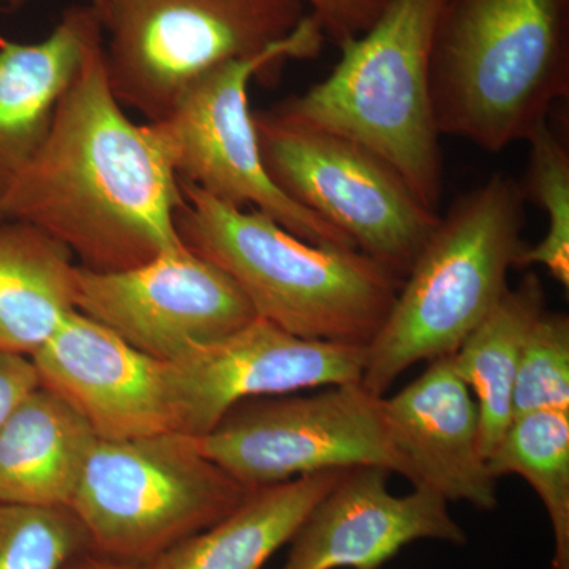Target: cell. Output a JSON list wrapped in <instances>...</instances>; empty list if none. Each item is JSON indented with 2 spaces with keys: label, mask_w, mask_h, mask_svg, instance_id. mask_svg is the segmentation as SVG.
Here are the masks:
<instances>
[{
  "label": "cell",
  "mask_w": 569,
  "mask_h": 569,
  "mask_svg": "<svg viewBox=\"0 0 569 569\" xmlns=\"http://www.w3.org/2000/svg\"><path fill=\"white\" fill-rule=\"evenodd\" d=\"M103 43L63 92L43 144L0 194V220L39 228L80 260L111 272L183 249L181 186L151 126L134 123L111 91Z\"/></svg>",
  "instance_id": "obj_1"
},
{
  "label": "cell",
  "mask_w": 569,
  "mask_h": 569,
  "mask_svg": "<svg viewBox=\"0 0 569 569\" xmlns=\"http://www.w3.org/2000/svg\"><path fill=\"white\" fill-rule=\"evenodd\" d=\"M179 186L183 203L174 222L182 244L230 276L257 317L305 339L372 342L402 280L358 249L312 244L257 209Z\"/></svg>",
  "instance_id": "obj_2"
},
{
  "label": "cell",
  "mask_w": 569,
  "mask_h": 569,
  "mask_svg": "<svg viewBox=\"0 0 569 569\" xmlns=\"http://www.w3.org/2000/svg\"><path fill=\"white\" fill-rule=\"evenodd\" d=\"M429 80L441 137L526 141L569 96V0H443Z\"/></svg>",
  "instance_id": "obj_3"
},
{
  "label": "cell",
  "mask_w": 569,
  "mask_h": 569,
  "mask_svg": "<svg viewBox=\"0 0 569 569\" xmlns=\"http://www.w3.org/2000/svg\"><path fill=\"white\" fill-rule=\"evenodd\" d=\"M526 203L519 182L496 173L440 216L366 347L367 391L387 396L411 366L456 353L492 312L526 247Z\"/></svg>",
  "instance_id": "obj_4"
},
{
  "label": "cell",
  "mask_w": 569,
  "mask_h": 569,
  "mask_svg": "<svg viewBox=\"0 0 569 569\" xmlns=\"http://www.w3.org/2000/svg\"><path fill=\"white\" fill-rule=\"evenodd\" d=\"M441 3L389 0L365 33L339 47V62L323 81L271 108L377 153L433 212L443 194V152L429 66Z\"/></svg>",
  "instance_id": "obj_5"
},
{
  "label": "cell",
  "mask_w": 569,
  "mask_h": 569,
  "mask_svg": "<svg viewBox=\"0 0 569 569\" xmlns=\"http://www.w3.org/2000/svg\"><path fill=\"white\" fill-rule=\"evenodd\" d=\"M250 489L183 432L99 440L71 500L92 552L142 567L239 507Z\"/></svg>",
  "instance_id": "obj_6"
},
{
  "label": "cell",
  "mask_w": 569,
  "mask_h": 569,
  "mask_svg": "<svg viewBox=\"0 0 569 569\" xmlns=\"http://www.w3.org/2000/svg\"><path fill=\"white\" fill-rule=\"evenodd\" d=\"M325 41L320 22L307 14L295 32L268 51L209 70L186 89L167 118L148 123L179 181L224 204L257 209L312 244L356 249L342 231L295 203L271 181L249 103L254 77H272L276 67L290 59H316Z\"/></svg>",
  "instance_id": "obj_7"
},
{
  "label": "cell",
  "mask_w": 569,
  "mask_h": 569,
  "mask_svg": "<svg viewBox=\"0 0 569 569\" xmlns=\"http://www.w3.org/2000/svg\"><path fill=\"white\" fill-rule=\"evenodd\" d=\"M305 0H102L104 66L122 107L167 118L222 63L253 58L296 31Z\"/></svg>",
  "instance_id": "obj_8"
},
{
  "label": "cell",
  "mask_w": 569,
  "mask_h": 569,
  "mask_svg": "<svg viewBox=\"0 0 569 569\" xmlns=\"http://www.w3.org/2000/svg\"><path fill=\"white\" fill-rule=\"evenodd\" d=\"M261 159L295 203L331 223L397 279L410 272L440 213L430 211L391 164L358 142L253 111Z\"/></svg>",
  "instance_id": "obj_9"
},
{
  "label": "cell",
  "mask_w": 569,
  "mask_h": 569,
  "mask_svg": "<svg viewBox=\"0 0 569 569\" xmlns=\"http://www.w3.org/2000/svg\"><path fill=\"white\" fill-rule=\"evenodd\" d=\"M198 443L247 489L356 467L385 468L413 482L389 433L383 397L367 391L361 381L309 396L244 400Z\"/></svg>",
  "instance_id": "obj_10"
},
{
  "label": "cell",
  "mask_w": 569,
  "mask_h": 569,
  "mask_svg": "<svg viewBox=\"0 0 569 569\" xmlns=\"http://www.w3.org/2000/svg\"><path fill=\"white\" fill-rule=\"evenodd\" d=\"M77 310L163 362L179 361L257 318L234 280L187 247L123 271L78 266Z\"/></svg>",
  "instance_id": "obj_11"
},
{
  "label": "cell",
  "mask_w": 569,
  "mask_h": 569,
  "mask_svg": "<svg viewBox=\"0 0 569 569\" xmlns=\"http://www.w3.org/2000/svg\"><path fill=\"white\" fill-rule=\"evenodd\" d=\"M366 347L321 342L257 317L170 362L181 432L203 437L238 403L361 381Z\"/></svg>",
  "instance_id": "obj_12"
},
{
  "label": "cell",
  "mask_w": 569,
  "mask_h": 569,
  "mask_svg": "<svg viewBox=\"0 0 569 569\" xmlns=\"http://www.w3.org/2000/svg\"><path fill=\"white\" fill-rule=\"evenodd\" d=\"M32 361L41 387L63 397L99 440L181 432L170 362L134 350L78 310Z\"/></svg>",
  "instance_id": "obj_13"
},
{
  "label": "cell",
  "mask_w": 569,
  "mask_h": 569,
  "mask_svg": "<svg viewBox=\"0 0 569 569\" xmlns=\"http://www.w3.org/2000/svg\"><path fill=\"white\" fill-rule=\"evenodd\" d=\"M389 475L347 470L296 531L282 569H381L411 542L467 545L448 500L427 486L395 496Z\"/></svg>",
  "instance_id": "obj_14"
},
{
  "label": "cell",
  "mask_w": 569,
  "mask_h": 569,
  "mask_svg": "<svg viewBox=\"0 0 569 569\" xmlns=\"http://www.w3.org/2000/svg\"><path fill=\"white\" fill-rule=\"evenodd\" d=\"M383 411L397 451L413 473V488L427 486L445 500L481 511L497 508V479L481 451L477 400L452 355L430 361L397 395L383 396Z\"/></svg>",
  "instance_id": "obj_15"
},
{
  "label": "cell",
  "mask_w": 569,
  "mask_h": 569,
  "mask_svg": "<svg viewBox=\"0 0 569 569\" xmlns=\"http://www.w3.org/2000/svg\"><path fill=\"white\" fill-rule=\"evenodd\" d=\"M103 39L99 11L89 3L63 10L37 43L0 36V194L43 144L59 100Z\"/></svg>",
  "instance_id": "obj_16"
},
{
  "label": "cell",
  "mask_w": 569,
  "mask_h": 569,
  "mask_svg": "<svg viewBox=\"0 0 569 569\" xmlns=\"http://www.w3.org/2000/svg\"><path fill=\"white\" fill-rule=\"evenodd\" d=\"M97 441L89 422L40 385L0 429V501L70 508Z\"/></svg>",
  "instance_id": "obj_17"
},
{
  "label": "cell",
  "mask_w": 569,
  "mask_h": 569,
  "mask_svg": "<svg viewBox=\"0 0 569 569\" xmlns=\"http://www.w3.org/2000/svg\"><path fill=\"white\" fill-rule=\"evenodd\" d=\"M346 471H320L250 489L230 515L140 569H263L277 550L290 545L310 511Z\"/></svg>",
  "instance_id": "obj_18"
},
{
  "label": "cell",
  "mask_w": 569,
  "mask_h": 569,
  "mask_svg": "<svg viewBox=\"0 0 569 569\" xmlns=\"http://www.w3.org/2000/svg\"><path fill=\"white\" fill-rule=\"evenodd\" d=\"M73 258L32 224L0 223V351L32 358L77 312Z\"/></svg>",
  "instance_id": "obj_19"
},
{
  "label": "cell",
  "mask_w": 569,
  "mask_h": 569,
  "mask_svg": "<svg viewBox=\"0 0 569 569\" xmlns=\"http://www.w3.org/2000/svg\"><path fill=\"white\" fill-rule=\"evenodd\" d=\"M545 310L541 279L527 272L518 287L508 288L492 312L452 353L456 370L477 400L486 459L515 418L512 389L520 351L531 325Z\"/></svg>",
  "instance_id": "obj_20"
},
{
  "label": "cell",
  "mask_w": 569,
  "mask_h": 569,
  "mask_svg": "<svg viewBox=\"0 0 569 569\" xmlns=\"http://www.w3.org/2000/svg\"><path fill=\"white\" fill-rule=\"evenodd\" d=\"M490 475L526 479L548 512L553 538L550 569H569V411L512 418L492 455Z\"/></svg>",
  "instance_id": "obj_21"
},
{
  "label": "cell",
  "mask_w": 569,
  "mask_h": 569,
  "mask_svg": "<svg viewBox=\"0 0 569 569\" xmlns=\"http://www.w3.org/2000/svg\"><path fill=\"white\" fill-rule=\"evenodd\" d=\"M530 144L529 167L519 182L523 198L537 204L548 230L537 246L523 247L516 268L542 266L569 288V149L550 118L539 123L526 140Z\"/></svg>",
  "instance_id": "obj_22"
},
{
  "label": "cell",
  "mask_w": 569,
  "mask_h": 569,
  "mask_svg": "<svg viewBox=\"0 0 569 569\" xmlns=\"http://www.w3.org/2000/svg\"><path fill=\"white\" fill-rule=\"evenodd\" d=\"M88 550V533L71 508L0 501V569H67Z\"/></svg>",
  "instance_id": "obj_23"
},
{
  "label": "cell",
  "mask_w": 569,
  "mask_h": 569,
  "mask_svg": "<svg viewBox=\"0 0 569 569\" xmlns=\"http://www.w3.org/2000/svg\"><path fill=\"white\" fill-rule=\"evenodd\" d=\"M569 411V317L546 309L520 351L512 415Z\"/></svg>",
  "instance_id": "obj_24"
},
{
  "label": "cell",
  "mask_w": 569,
  "mask_h": 569,
  "mask_svg": "<svg viewBox=\"0 0 569 569\" xmlns=\"http://www.w3.org/2000/svg\"><path fill=\"white\" fill-rule=\"evenodd\" d=\"M389 0H305L310 13L320 22L326 40L342 47L348 40L365 33Z\"/></svg>",
  "instance_id": "obj_25"
},
{
  "label": "cell",
  "mask_w": 569,
  "mask_h": 569,
  "mask_svg": "<svg viewBox=\"0 0 569 569\" xmlns=\"http://www.w3.org/2000/svg\"><path fill=\"white\" fill-rule=\"evenodd\" d=\"M40 387L32 358L0 351V429L33 389Z\"/></svg>",
  "instance_id": "obj_26"
},
{
  "label": "cell",
  "mask_w": 569,
  "mask_h": 569,
  "mask_svg": "<svg viewBox=\"0 0 569 569\" xmlns=\"http://www.w3.org/2000/svg\"><path fill=\"white\" fill-rule=\"evenodd\" d=\"M67 569H140V567L108 559V557L88 550V552L81 553L80 557L71 561Z\"/></svg>",
  "instance_id": "obj_27"
},
{
  "label": "cell",
  "mask_w": 569,
  "mask_h": 569,
  "mask_svg": "<svg viewBox=\"0 0 569 569\" xmlns=\"http://www.w3.org/2000/svg\"><path fill=\"white\" fill-rule=\"evenodd\" d=\"M0 3H2L3 7H7V9L18 10L24 6L26 0H0ZM100 3H102V0H89V6H92L96 10L99 9Z\"/></svg>",
  "instance_id": "obj_28"
}]
</instances>
